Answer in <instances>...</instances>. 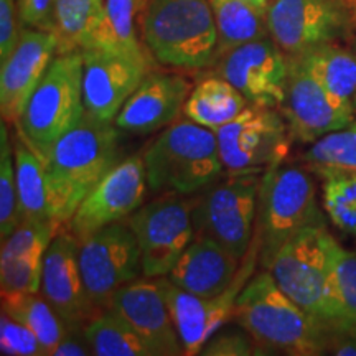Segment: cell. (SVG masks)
Masks as SVG:
<instances>
[{"instance_id": "obj_41", "label": "cell", "mask_w": 356, "mask_h": 356, "mask_svg": "<svg viewBox=\"0 0 356 356\" xmlns=\"http://www.w3.org/2000/svg\"><path fill=\"white\" fill-rule=\"evenodd\" d=\"M350 10H351V19H353V24L356 26V0H348Z\"/></svg>"}, {"instance_id": "obj_12", "label": "cell", "mask_w": 356, "mask_h": 356, "mask_svg": "<svg viewBox=\"0 0 356 356\" xmlns=\"http://www.w3.org/2000/svg\"><path fill=\"white\" fill-rule=\"evenodd\" d=\"M267 25L287 56L338 42L355 29L348 0H273Z\"/></svg>"}, {"instance_id": "obj_33", "label": "cell", "mask_w": 356, "mask_h": 356, "mask_svg": "<svg viewBox=\"0 0 356 356\" xmlns=\"http://www.w3.org/2000/svg\"><path fill=\"white\" fill-rule=\"evenodd\" d=\"M104 0H55L53 33L58 40V53L79 50L88 29L96 20Z\"/></svg>"}, {"instance_id": "obj_43", "label": "cell", "mask_w": 356, "mask_h": 356, "mask_svg": "<svg viewBox=\"0 0 356 356\" xmlns=\"http://www.w3.org/2000/svg\"><path fill=\"white\" fill-rule=\"evenodd\" d=\"M355 53H356V42H355ZM355 113H356V96H355Z\"/></svg>"}, {"instance_id": "obj_15", "label": "cell", "mask_w": 356, "mask_h": 356, "mask_svg": "<svg viewBox=\"0 0 356 356\" xmlns=\"http://www.w3.org/2000/svg\"><path fill=\"white\" fill-rule=\"evenodd\" d=\"M216 76L225 78L249 104L277 109L286 96L289 56L273 37L252 40L216 61Z\"/></svg>"}, {"instance_id": "obj_19", "label": "cell", "mask_w": 356, "mask_h": 356, "mask_svg": "<svg viewBox=\"0 0 356 356\" xmlns=\"http://www.w3.org/2000/svg\"><path fill=\"white\" fill-rule=\"evenodd\" d=\"M108 309L127 320L152 356L185 355L157 279L139 277L118 289L111 297Z\"/></svg>"}, {"instance_id": "obj_27", "label": "cell", "mask_w": 356, "mask_h": 356, "mask_svg": "<svg viewBox=\"0 0 356 356\" xmlns=\"http://www.w3.org/2000/svg\"><path fill=\"white\" fill-rule=\"evenodd\" d=\"M218 29V60L233 48L270 37L266 6L254 0H210Z\"/></svg>"}, {"instance_id": "obj_17", "label": "cell", "mask_w": 356, "mask_h": 356, "mask_svg": "<svg viewBox=\"0 0 356 356\" xmlns=\"http://www.w3.org/2000/svg\"><path fill=\"white\" fill-rule=\"evenodd\" d=\"M78 254V238L61 226L44 252L40 292L71 332L84 333L86 323L99 314V310L89 299L84 287Z\"/></svg>"}, {"instance_id": "obj_34", "label": "cell", "mask_w": 356, "mask_h": 356, "mask_svg": "<svg viewBox=\"0 0 356 356\" xmlns=\"http://www.w3.org/2000/svg\"><path fill=\"white\" fill-rule=\"evenodd\" d=\"M323 208L333 225L346 234L356 236V173L348 170H325Z\"/></svg>"}, {"instance_id": "obj_14", "label": "cell", "mask_w": 356, "mask_h": 356, "mask_svg": "<svg viewBox=\"0 0 356 356\" xmlns=\"http://www.w3.org/2000/svg\"><path fill=\"white\" fill-rule=\"evenodd\" d=\"M147 175L142 154L121 160L83 200L65 228L78 238H88L104 226L124 221L144 204Z\"/></svg>"}, {"instance_id": "obj_21", "label": "cell", "mask_w": 356, "mask_h": 356, "mask_svg": "<svg viewBox=\"0 0 356 356\" xmlns=\"http://www.w3.org/2000/svg\"><path fill=\"white\" fill-rule=\"evenodd\" d=\"M190 92L191 84L181 74L150 71L119 111L114 124L137 136L157 132L177 121Z\"/></svg>"}, {"instance_id": "obj_10", "label": "cell", "mask_w": 356, "mask_h": 356, "mask_svg": "<svg viewBox=\"0 0 356 356\" xmlns=\"http://www.w3.org/2000/svg\"><path fill=\"white\" fill-rule=\"evenodd\" d=\"M216 137L226 175H234L266 172L284 163L292 134L277 111L249 104L238 118L218 129Z\"/></svg>"}, {"instance_id": "obj_13", "label": "cell", "mask_w": 356, "mask_h": 356, "mask_svg": "<svg viewBox=\"0 0 356 356\" xmlns=\"http://www.w3.org/2000/svg\"><path fill=\"white\" fill-rule=\"evenodd\" d=\"M257 262H259V252H257L256 241H252L234 282L231 284L228 291L222 292L221 296L213 297V299H204V297L184 291L175 286L167 275L157 277L173 323L180 335L185 355H202L204 343L233 317L236 299L248 284V280L254 275Z\"/></svg>"}, {"instance_id": "obj_40", "label": "cell", "mask_w": 356, "mask_h": 356, "mask_svg": "<svg viewBox=\"0 0 356 356\" xmlns=\"http://www.w3.org/2000/svg\"><path fill=\"white\" fill-rule=\"evenodd\" d=\"M84 355H92V350L84 338V333L76 332H68L63 340L60 341V345L56 346L53 356H84Z\"/></svg>"}, {"instance_id": "obj_8", "label": "cell", "mask_w": 356, "mask_h": 356, "mask_svg": "<svg viewBox=\"0 0 356 356\" xmlns=\"http://www.w3.org/2000/svg\"><path fill=\"white\" fill-rule=\"evenodd\" d=\"M264 172H243L218 180L193 198V222L197 234L222 244L244 259L254 241L257 197Z\"/></svg>"}, {"instance_id": "obj_6", "label": "cell", "mask_w": 356, "mask_h": 356, "mask_svg": "<svg viewBox=\"0 0 356 356\" xmlns=\"http://www.w3.org/2000/svg\"><path fill=\"white\" fill-rule=\"evenodd\" d=\"M325 222L310 173L297 165L270 167L262 173L254 241L262 269H269L279 249L300 229Z\"/></svg>"}, {"instance_id": "obj_42", "label": "cell", "mask_w": 356, "mask_h": 356, "mask_svg": "<svg viewBox=\"0 0 356 356\" xmlns=\"http://www.w3.org/2000/svg\"><path fill=\"white\" fill-rule=\"evenodd\" d=\"M254 2L261 3V6H266V7H269V3L273 2V0H254Z\"/></svg>"}, {"instance_id": "obj_9", "label": "cell", "mask_w": 356, "mask_h": 356, "mask_svg": "<svg viewBox=\"0 0 356 356\" xmlns=\"http://www.w3.org/2000/svg\"><path fill=\"white\" fill-rule=\"evenodd\" d=\"M142 254L144 277H163L197 238L193 200L165 193L142 204L127 218Z\"/></svg>"}, {"instance_id": "obj_30", "label": "cell", "mask_w": 356, "mask_h": 356, "mask_svg": "<svg viewBox=\"0 0 356 356\" xmlns=\"http://www.w3.org/2000/svg\"><path fill=\"white\" fill-rule=\"evenodd\" d=\"M330 333L356 337V251L335 243L330 270Z\"/></svg>"}, {"instance_id": "obj_29", "label": "cell", "mask_w": 356, "mask_h": 356, "mask_svg": "<svg viewBox=\"0 0 356 356\" xmlns=\"http://www.w3.org/2000/svg\"><path fill=\"white\" fill-rule=\"evenodd\" d=\"M2 312L29 327L42 343L47 356H53L70 328L40 292L2 296Z\"/></svg>"}, {"instance_id": "obj_26", "label": "cell", "mask_w": 356, "mask_h": 356, "mask_svg": "<svg viewBox=\"0 0 356 356\" xmlns=\"http://www.w3.org/2000/svg\"><path fill=\"white\" fill-rule=\"evenodd\" d=\"M249 106L246 97L221 76H210L191 89L184 114L190 121L218 131Z\"/></svg>"}, {"instance_id": "obj_35", "label": "cell", "mask_w": 356, "mask_h": 356, "mask_svg": "<svg viewBox=\"0 0 356 356\" xmlns=\"http://www.w3.org/2000/svg\"><path fill=\"white\" fill-rule=\"evenodd\" d=\"M22 210L15 180V157L13 142L7 122L0 127V236L6 239L20 226Z\"/></svg>"}, {"instance_id": "obj_39", "label": "cell", "mask_w": 356, "mask_h": 356, "mask_svg": "<svg viewBox=\"0 0 356 356\" xmlns=\"http://www.w3.org/2000/svg\"><path fill=\"white\" fill-rule=\"evenodd\" d=\"M17 6L26 26L53 32L55 0H17Z\"/></svg>"}, {"instance_id": "obj_3", "label": "cell", "mask_w": 356, "mask_h": 356, "mask_svg": "<svg viewBox=\"0 0 356 356\" xmlns=\"http://www.w3.org/2000/svg\"><path fill=\"white\" fill-rule=\"evenodd\" d=\"M147 51L163 66L211 68L218 61V29L210 0H147L140 17Z\"/></svg>"}, {"instance_id": "obj_37", "label": "cell", "mask_w": 356, "mask_h": 356, "mask_svg": "<svg viewBox=\"0 0 356 356\" xmlns=\"http://www.w3.org/2000/svg\"><path fill=\"white\" fill-rule=\"evenodd\" d=\"M257 343L246 330L238 332H222L215 333L207 341L202 350V355L207 356H251V355H267V351Z\"/></svg>"}, {"instance_id": "obj_4", "label": "cell", "mask_w": 356, "mask_h": 356, "mask_svg": "<svg viewBox=\"0 0 356 356\" xmlns=\"http://www.w3.org/2000/svg\"><path fill=\"white\" fill-rule=\"evenodd\" d=\"M152 191L190 197L210 188L225 173L216 132L185 119L163 129L142 154Z\"/></svg>"}, {"instance_id": "obj_11", "label": "cell", "mask_w": 356, "mask_h": 356, "mask_svg": "<svg viewBox=\"0 0 356 356\" xmlns=\"http://www.w3.org/2000/svg\"><path fill=\"white\" fill-rule=\"evenodd\" d=\"M78 261L89 299L99 312L108 309L118 289L144 275L139 243L127 221L113 222L81 239Z\"/></svg>"}, {"instance_id": "obj_28", "label": "cell", "mask_w": 356, "mask_h": 356, "mask_svg": "<svg viewBox=\"0 0 356 356\" xmlns=\"http://www.w3.org/2000/svg\"><path fill=\"white\" fill-rule=\"evenodd\" d=\"M15 180L24 221H50V203L44 162L37 152L15 134L13 139Z\"/></svg>"}, {"instance_id": "obj_2", "label": "cell", "mask_w": 356, "mask_h": 356, "mask_svg": "<svg viewBox=\"0 0 356 356\" xmlns=\"http://www.w3.org/2000/svg\"><path fill=\"white\" fill-rule=\"evenodd\" d=\"M231 318L267 351L310 356L330 345V330L286 296L267 269L248 280Z\"/></svg>"}, {"instance_id": "obj_36", "label": "cell", "mask_w": 356, "mask_h": 356, "mask_svg": "<svg viewBox=\"0 0 356 356\" xmlns=\"http://www.w3.org/2000/svg\"><path fill=\"white\" fill-rule=\"evenodd\" d=\"M0 353L3 356H47L37 335L29 327L8 317L6 312L0 315Z\"/></svg>"}, {"instance_id": "obj_25", "label": "cell", "mask_w": 356, "mask_h": 356, "mask_svg": "<svg viewBox=\"0 0 356 356\" xmlns=\"http://www.w3.org/2000/svg\"><path fill=\"white\" fill-rule=\"evenodd\" d=\"M296 58L341 109L355 114L356 53L337 42L310 48Z\"/></svg>"}, {"instance_id": "obj_7", "label": "cell", "mask_w": 356, "mask_h": 356, "mask_svg": "<svg viewBox=\"0 0 356 356\" xmlns=\"http://www.w3.org/2000/svg\"><path fill=\"white\" fill-rule=\"evenodd\" d=\"M335 243L325 222H315L289 239L267 269L286 296L327 328L330 322V270Z\"/></svg>"}, {"instance_id": "obj_23", "label": "cell", "mask_w": 356, "mask_h": 356, "mask_svg": "<svg viewBox=\"0 0 356 356\" xmlns=\"http://www.w3.org/2000/svg\"><path fill=\"white\" fill-rule=\"evenodd\" d=\"M243 259L208 236L197 234L175 262L167 277L175 286L195 296L213 299L234 282Z\"/></svg>"}, {"instance_id": "obj_16", "label": "cell", "mask_w": 356, "mask_h": 356, "mask_svg": "<svg viewBox=\"0 0 356 356\" xmlns=\"http://www.w3.org/2000/svg\"><path fill=\"white\" fill-rule=\"evenodd\" d=\"M81 55L86 113L99 121L114 122L126 101L152 71L154 61L99 48H84Z\"/></svg>"}, {"instance_id": "obj_18", "label": "cell", "mask_w": 356, "mask_h": 356, "mask_svg": "<svg viewBox=\"0 0 356 356\" xmlns=\"http://www.w3.org/2000/svg\"><path fill=\"white\" fill-rule=\"evenodd\" d=\"M279 109L292 139L300 142H315L355 121V114L335 104L317 79L292 56H289L286 96Z\"/></svg>"}, {"instance_id": "obj_1", "label": "cell", "mask_w": 356, "mask_h": 356, "mask_svg": "<svg viewBox=\"0 0 356 356\" xmlns=\"http://www.w3.org/2000/svg\"><path fill=\"white\" fill-rule=\"evenodd\" d=\"M119 132L88 113L66 132L44 160L51 220L65 226L88 193L119 160Z\"/></svg>"}, {"instance_id": "obj_5", "label": "cell", "mask_w": 356, "mask_h": 356, "mask_svg": "<svg viewBox=\"0 0 356 356\" xmlns=\"http://www.w3.org/2000/svg\"><path fill=\"white\" fill-rule=\"evenodd\" d=\"M86 114L81 50L56 53L26 102L15 132L47 160L51 149Z\"/></svg>"}, {"instance_id": "obj_20", "label": "cell", "mask_w": 356, "mask_h": 356, "mask_svg": "<svg viewBox=\"0 0 356 356\" xmlns=\"http://www.w3.org/2000/svg\"><path fill=\"white\" fill-rule=\"evenodd\" d=\"M56 53L55 33L32 26L24 30L15 50L0 63V114L3 122H19L26 102Z\"/></svg>"}, {"instance_id": "obj_38", "label": "cell", "mask_w": 356, "mask_h": 356, "mask_svg": "<svg viewBox=\"0 0 356 356\" xmlns=\"http://www.w3.org/2000/svg\"><path fill=\"white\" fill-rule=\"evenodd\" d=\"M17 0H0V63L12 55L24 33Z\"/></svg>"}, {"instance_id": "obj_32", "label": "cell", "mask_w": 356, "mask_h": 356, "mask_svg": "<svg viewBox=\"0 0 356 356\" xmlns=\"http://www.w3.org/2000/svg\"><path fill=\"white\" fill-rule=\"evenodd\" d=\"M310 172L348 170L356 173V119L340 131L325 134L304 155Z\"/></svg>"}, {"instance_id": "obj_31", "label": "cell", "mask_w": 356, "mask_h": 356, "mask_svg": "<svg viewBox=\"0 0 356 356\" xmlns=\"http://www.w3.org/2000/svg\"><path fill=\"white\" fill-rule=\"evenodd\" d=\"M84 338L97 356H152L127 320L113 309L101 310L89 320Z\"/></svg>"}, {"instance_id": "obj_22", "label": "cell", "mask_w": 356, "mask_h": 356, "mask_svg": "<svg viewBox=\"0 0 356 356\" xmlns=\"http://www.w3.org/2000/svg\"><path fill=\"white\" fill-rule=\"evenodd\" d=\"M60 226L55 221H22L2 239L0 289L2 296L42 291L44 252Z\"/></svg>"}, {"instance_id": "obj_24", "label": "cell", "mask_w": 356, "mask_h": 356, "mask_svg": "<svg viewBox=\"0 0 356 356\" xmlns=\"http://www.w3.org/2000/svg\"><path fill=\"white\" fill-rule=\"evenodd\" d=\"M145 3L147 0H104L96 20L83 37L79 50L99 48L155 61L137 37V22Z\"/></svg>"}]
</instances>
